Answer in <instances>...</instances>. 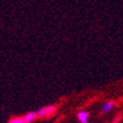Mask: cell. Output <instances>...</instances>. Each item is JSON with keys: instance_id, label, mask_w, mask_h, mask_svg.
Returning <instances> with one entry per match:
<instances>
[{"instance_id": "6da1fadb", "label": "cell", "mask_w": 123, "mask_h": 123, "mask_svg": "<svg viewBox=\"0 0 123 123\" xmlns=\"http://www.w3.org/2000/svg\"><path fill=\"white\" fill-rule=\"evenodd\" d=\"M56 111V107L55 106H53V105H50V106H44V107L40 108L37 112V116L40 117H46V116H50L54 114Z\"/></svg>"}, {"instance_id": "7a4b0ae2", "label": "cell", "mask_w": 123, "mask_h": 123, "mask_svg": "<svg viewBox=\"0 0 123 123\" xmlns=\"http://www.w3.org/2000/svg\"><path fill=\"white\" fill-rule=\"evenodd\" d=\"M88 116H89V113L87 111H80L77 114V117L80 123H88Z\"/></svg>"}, {"instance_id": "3957f363", "label": "cell", "mask_w": 123, "mask_h": 123, "mask_svg": "<svg viewBox=\"0 0 123 123\" xmlns=\"http://www.w3.org/2000/svg\"><path fill=\"white\" fill-rule=\"evenodd\" d=\"M36 116H37V113L36 112H30V113H27V114H25L24 121H25V123H32L34 120L36 119Z\"/></svg>"}, {"instance_id": "277c9868", "label": "cell", "mask_w": 123, "mask_h": 123, "mask_svg": "<svg viewBox=\"0 0 123 123\" xmlns=\"http://www.w3.org/2000/svg\"><path fill=\"white\" fill-rule=\"evenodd\" d=\"M113 107H114V102H106V103H104L103 106H102V112L107 113V112H110Z\"/></svg>"}, {"instance_id": "5b68a950", "label": "cell", "mask_w": 123, "mask_h": 123, "mask_svg": "<svg viewBox=\"0 0 123 123\" xmlns=\"http://www.w3.org/2000/svg\"><path fill=\"white\" fill-rule=\"evenodd\" d=\"M8 123H25V121H24V117H19V116H17V117H12V119H10Z\"/></svg>"}]
</instances>
